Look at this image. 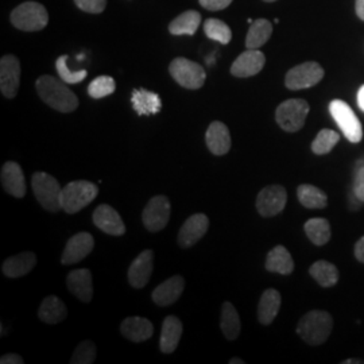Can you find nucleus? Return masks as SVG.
<instances>
[{
  "label": "nucleus",
  "mask_w": 364,
  "mask_h": 364,
  "mask_svg": "<svg viewBox=\"0 0 364 364\" xmlns=\"http://www.w3.org/2000/svg\"><path fill=\"white\" fill-rule=\"evenodd\" d=\"M63 80L53 76H41L37 80V92L39 97L60 112H73L78 107L77 96L70 91Z\"/></svg>",
  "instance_id": "f257e3e1"
},
{
  "label": "nucleus",
  "mask_w": 364,
  "mask_h": 364,
  "mask_svg": "<svg viewBox=\"0 0 364 364\" xmlns=\"http://www.w3.org/2000/svg\"><path fill=\"white\" fill-rule=\"evenodd\" d=\"M333 318L326 311H312L306 313L297 326L299 338L311 346L326 343L332 333Z\"/></svg>",
  "instance_id": "f03ea898"
},
{
  "label": "nucleus",
  "mask_w": 364,
  "mask_h": 364,
  "mask_svg": "<svg viewBox=\"0 0 364 364\" xmlns=\"http://www.w3.org/2000/svg\"><path fill=\"white\" fill-rule=\"evenodd\" d=\"M99 193V188L90 181L69 182L63 188L61 207L66 213L73 215L90 205Z\"/></svg>",
  "instance_id": "7ed1b4c3"
},
{
  "label": "nucleus",
  "mask_w": 364,
  "mask_h": 364,
  "mask_svg": "<svg viewBox=\"0 0 364 364\" xmlns=\"http://www.w3.org/2000/svg\"><path fill=\"white\" fill-rule=\"evenodd\" d=\"M31 186H33L36 198L46 210L57 212L63 209L61 207L63 188L53 176L42 171L34 173L31 178Z\"/></svg>",
  "instance_id": "20e7f679"
},
{
  "label": "nucleus",
  "mask_w": 364,
  "mask_h": 364,
  "mask_svg": "<svg viewBox=\"0 0 364 364\" xmlns=\"http://www.w3.org/2000/svg\"><path fill=\"white\" fill-rule=\"evenodd\" d=\"M11 23L23 31H39L48 26L49 14L37 1H26L11 13Z\"/></svg>",
  "instance_id": "39448f33"
},
{
  "label": "nucleus",
  "mask_w": 364,
  "mask_h": 364,
  "mask_svg": "<svg viewBox=\"0 0 364 364\" xmlns=\"http://www.w3.org/2000/svg\"><path fill=\"white\" fill-rule=\"evenodd\" d=\"M309 109V105L302 99L287 100L275 111L277 123L287 132H297L304 127Z\"/></svg>",
  "instance_id": "423d86ee"
},
{
  "label": "nucleus",
  "mask_w": 364,
  "mask_h": 364,
  "mask_svg": "<svg viewBox=\"0 0 364 364\" xmlns=\"http://www.w3.org/2000/svg\"><path fill=\"white\" fill-rule=\"evenodd\" d=\"M329 112L335 119L338 129L344 134V136L352 142L358 144L363 138V127L360 124V120L355 115L351 107L343 100H333L329 105Z\"/></svg>",
  "instance_id": "0eeeda50"
},
{
  "label": "nucleus",
  "mask_w": 364,
  "mask_h": 364,
  "mask_svg": "<svg viewBox=\"0 0 364 364\" xmlns=\"http://www.w3.org/2000/svg\"><path fill=\"white\" fill-rule=\"evenodd\" d=\"M169 72L171 77L186 90H200L207 78L203 66L183 57L171 61Z\"/></svg>",
  "instance_id": "6e6552de"
},
{
  "label": "nucleus",
  "mask_w": 364,
  "mask_h": 364,
  "mask_svg": "<svg viewBox=\"0 0 364 364\" xmlns=\"http://www.w3.org/2000/svg\"><path fill=\"white\" fill-rule=\"evenodd\" d=\"M324 77V69L320 64L309 61L291 68L287 73L285 85L290 91L312 88Z\"/></svg>",
  "instance_id": "1a4fd4ad"
},
{
  "label": "nucleus",
  "mask_w": 364,
  "mask_h": 364,
  "mask_svg": "<svg viewBox=\"0 0 364 364\" xmlns=\"http://www.w3.org/2000/svg\"><path fill=\"white\" fill-rule=\"evenodd\" d=\"M170 218V203L168 197L165 196H156L153 197L144 210L142 220H144L146 230L150 232H159L162 231Z\"/></svg>",
  "instance_id": "9d476101"
},
{
  "label": "nucleus",
  "mask_w": 364,
  "mask_h": 364,
  "mask_svg": "<svg viewBox=\"0 0 364 364\" xmlns=\"http://www.w3.org/2000/svg\"><path fill=\"white\" fill-rule=\"evenodd\" d=\"M287 189L281 185H270L262 189L257 198V209L260 216L272 218L287 207Z\"/></svg>",
  "instance_id": "9b49d317"
},
{
  "label": "nucleus",
  "mask_w": 364,
  "mask_h": 364,
  "mask_svg": "<svg viewBox=\"0 0 364 364\" xmlns=\"http://www.w3.org/2000/svg\"><path fill=\"white\" fill-rule=\"evenodd\" d=\"M19 81H21L19 60L13 54L3 55L0 61V90L3 96L7 99H14L18 93Z\"/></svg>",
  "instance_id": "f8f14e48"
},
{
  "label": "nucleus",
  "mask_w": 364,
  "mask_h": 364,
  "mask_svg": "<svg viewBox=\"0 0 364 364\" xmlns=\"http://www.w3.org/2000/svg\"><path fill=\"white\" fill-rule=\"evenodd\" d=\"M266 64V57L258 49H247L242 53L231 66L235 77L246 78L258 75Z\"/></svg>",
  "instance_id": "ddd939ff"
},
{
  "label": "nucleus",
  "mask_w": 364,
  "mask_h": 364,
  "mask_svg": "<svg viewBox=\"0 0 364 364\" xmlns=\"http://www.w3.org/2000/svg\"><path fill=\"white\" fill-rule=\"evenodd\" d=\"M154 266V252L151 250L142 251L134 262L131 263L129 269V282L135 289H142L150 281Z\"/></svg>",
  "instance_id": "4468645a"
},
{
  "label": "nucleus",
  "mask_w": 364,
  "mask_h": 364,
  "mask_svg": "<svg viewBox=\"0 0 364 364\" xmlns=\"http://www.w3.org/2000/svg\"><path fill=\"white\" fill-rule=\"evenodd\" d=\"M209 227L208 218L204 213H196L182 224L178 232V245L182 248H189L207 234Z\"/></svg>",
  "instance_id": "2eb2a0df"
},
{
  "label": "nucleus",
  "mask_w": 364,
  "mask_h": 364,
  "mask_svg": "<svg viewBox=\"0 0 364 364\" xmlns=\"http://www.w3.org/2000/svg\"><path fill=\"white\" fill-rule=\"evenodd\" d=\"M95 225L105 234L120 236L126 232V225L115 209L107 204H102L93 212Z\"/></svg>",
  "instance_id": "dca6fc26"
},
{
  "label": "nucleus",
  "mask_w": 364,
  "mask_h": 364,
  "mask_svg": "<svg viewBox=\"0 0 364 364\" xmlns=\"http://www.w3.org/2000/svg\"><path fill=\"white\" fill-rule=\"evenodd\" d=\"M93 246H95V240L91 234L88 232L76 234L72 236L70 240L66 243L61 260L64 264L78 263L91 254Z\"/></svg>",
  "instance_id": "f3484780"
},
{
  "label": "nucleus",
  "mask_w": 364,
  "mask_h": 364,
  "mask_svg": "<svg viewBox=\"0 0 364 364\" xmlns=\"http://www.w3.org/2000/svg\"><path fill=\"white\" fill-rule=\"evenodd\" d=\"M1 185L9 195L22 198L26 195V181L23 170L16 162H6L1 168Z\"/></svg>",
  "instance_id": "a211bd4d"
},
{
  "label": "nucleus",
  "mask_w": 364,
  "mask_h": 364,
  "mask_svg": "<svg viewBox=\"0 0 364 364\" xmlns=\"http://www.w3.org/2000/svg\"><path fill=\"white\" fill-rule=\"evenodd\" d=\"M209 151L215 156H225L231 149V135L228 127L221 122H213L205 134Z\"/></svg>",
  "instance_id": "6ab92c4d"
},
{
  "label": "nucleus",
  "mask_w": 364,
  "mask_h": 364,
  "mask_svg": "<svg viewBox=\"0 0 364 364\" xmlns=\"http://www.w3.org/2000/svg\"><path fill=\"white\" fill-rule=\"evenodd\" d=\"M68 289L82 302H90L93 297L92 274L88 269L70 272L66 278Z\"/></svg>",
  "instance_id": "aec40b11"
},
{
  "label": "nucleus",
  "mask_w": 364,
  "mask_h": 364,
  "mask_svg": "<svg viewBox=\"0 0 364 364\" xmlns=\"http://www.w3.org/2000/svg\"><path fill=\"white\" fill-rule=\"evenodd\" d=\"M120 332L123 333L124 338H129L131 341L141 343V341H146L153 336L154 326L147 318L134 316V317H127L122 323Z\"/></svg>",
  "instance_id": "412c9836"
},
{
  "label": "nucleus",
  "mask_w": 364,
  "mask_h": 364,
  "mask_svg": "<svg viewBox=\"0 0 364 364\" xmlns=\"http://www.w3.org/2000/svg\"><path fill=\"white\" fill-rule=\"evenodd\" d=\"M185 287V281L180 275H174L153 291V301L159 306H168L174 304L181 297L182 291Z\"/></svg>",
  "instance_id": "4be33fe9"
},
{
  "label": "nucleus",
  "mask_w": 364,
  "mask_h": 364,
  "mask_svg": "<svg viewBox=\"0 0 364 364\" xmlns=\"http://www.w3.org/2000/svg\"><path fill=\"white\" fill-rule=\"evenodd\" d=\"M182 335V323L176 316H168L162 324L159 348L164 353H171L178 347Z\"/></svg>",
  "instance_id": "5701e85b"
},
{
  "label": "nucleus",
  "mask_w": 364,
  "mask_h": 364,
  "mask_svg": "<svg viewBox=\"0 0 364 364\" xmlns=\"http://www.w3.org/2000/svg\"><path fill=\"white\" fill-rule=\"evenodd\" d=\"M36 264H37L36 254L27 251V252H22L19 255H15V257L4 260L1 269H3V274L6 277L19 278V277H23L27 273H30Z\"/></svg>",
  "instance_id": "b1692460"
},
{
  "label": "nucleus",
  "mask_w": 364,
  "mask_h": 364,
  "mask_svg": "<svg viewBox=\"0 0 364 364\" xmlns=\"http://www.w3.org/2000/svg\"><path fill=\"white\" fill-rule=\"evenodd\" d=\"M281 308V294L275 289H267L260 297L258 318L262 326H269L274 321Z\"/></svg>",
  "instance_id": "393cba45"
},
{
  "label": "nucleus",
  "mask_w": 364,
  "mask_h": 364,
  "mask_svg": "<svg viewBox=\"0 0 364 364\" xmlns=\"http://www.w3.org/2000/svg\"><path fill=\"white\" fill-rule=\"evenodd\" d=\"M131 103L134 109L136 111L138 115H156L161 108H162V102L159 96L154 92L146 91V90H136L132 92Z\"/></svg>",
  "instance_id": "a878e982"
},
{
  "label": "nucleus",
  "mask_w": 364,
  "mask_h": 364,
  "mask_svg": "<svg viewBox=\"0 0 364 364\" xmlns=\"http://www.w3.org/2000/svg\"><path fill=\"white\" fill-rule=\"evenodd\" d=\"M266 269L270 273L282 274V275H289L293 273L294 270V262L284 246H277L274 247L266 258Z\"/></svg>",
  "instance_id": "bb28decb"
},
{
  "label": "nucleus",
  "mask_w": 364,
  "mask_h": 364,
  "mask_svg": "<svg viewBox=\"0 0 364 364\" xmlns=\"http://www.w3.org/2000/svg\"><path fill=\"white\" fill-rule=\"evenodd\" d=\"M66 314L68 311H66L65 304L55 296H49L42 301L38 317L41 321L46 324H58L63 320H65Z\"/></svg>",
  "instance_id": "cd10ccee"
},
{
  "label": "nucleus",
  "mask_w": 364,
  "mask_h": 364,
  "mask_svg": "<svg viewBox=\"0 0 364 364\" xmlns=\"http://www.w3.org/2000/svg\"><path fill=\"white\" fill-rule=\"evenodd\" d=\"M201 23V14L195 10L185 11L178 15L169 25L170 34L173 36H195Z\"/></svg>",
  "instance_id": "c85d7f7f"
},
{
  "label": "nucleus",
  "mask_w": 364,
  "mask_h": 364,
  "mask_svg": "<svg viewBox=\"0 0 364 364\" xmlns=\"http://www.w3.org/2000/svg\"><path fill=\"white\" fill-rule=\"evenodd\" d=\"M220 328L224 336L228 340H236L239 338L242 324L237 311L231 302H224L221 306Z\"/></svg>",
  "instance_id": "c756f323"
},
{
  "label": "nucleus",
  "mask_w": 364,
  "mask_h": 364,
  "mask_svg": "<svg viewBox=\"0 0 364 364\" xmlns=\"http://www.w3.org/2000/svg\"><path fill=\"white\" fill-rule=\"evenodd\" d=\"M273 34V25L267 19H257L251 23L246 38L247 49H259Z\"/></svg>",
  "instance_id": "7c9ffc66"
},
{
  "label": "nucleus",
  "mask_w": 364,
  "mask_h": 364,
  "mask_svg": "<svg viewBox=\"0 0 364 364\" xmlns=\"http://www.w3.org/2000/svg\"><path fill=\"white\" fill-rule=\"evenodd\" d=\"M314 281L323 287H335L338 281V267L326 260H317L309 269Z\"/></svg>",
  "instance_id": "2f4dec72"
},
{
  "label": "nucleus",
  "mask_w": 364,
  "mask_h": 364,
  "mask_svg": "<svg viewBox=\"0 0 364 364\" xmlns=\"http://www.w3.org/2000/svg\"><path fill=\"white\" fill-rule=\"evenodd\" d=\"M305 234L316 246H324L331 239V225L324 218H314L304 225Z\"/></svg>",
  "instance_id": "473e14b6"
},
{
  "label": "nucleus",
  "mask_w": 364,
  "mask_h": 364,
  "mask_svg": "<svg viewBox=\"0 0 364 364\" xmlns=\"http://www.w3.org/2000/svg\"><path fill=\"white\" fill-rule=\"evenodd\" d=\"M297 196H299V203L305 208L323 209L326 208L328 204V197L326 193L317 186L308 185V183L299 185Z\"/></svg>",
  "instance_id": "72a5a7b5"
},
{
  "label": "nucleus",
  "mask_w": 364,
  "mask_h": 364,
  "mask_svg": "<svg viewBox=\"0 0 364 364\" xmlns=\"http://www.w3.org/2000/svg\"><path fill=\"white\" fill-rule=\"evenodd\" d=\"M204 31L209 39H213L221 45H228L232 39V31L230 26L220 19L209 18L204 23Z\"/></svg>",
  "instance_id": "f704fd0d"
},
{
  "label": "nucleus",
  "mask_w": 364,
  "mask_h": 364,
  "mask_svg": "<svg viewBox=\"0 0 364 364\" xmlns=\"http://www.w3.org/2000/svg\"><path fill=\"white\" fill-rule=\"evenodd\" d=\"M340 141V135H338L336 131L324 130L320 131L317 134V136L314 138L312 144V151L317 156H324L328 154Z\"/></svg>",
  "instance_id": "c9c22d12"
},
{
  "label": "nucleus",
  "mask_w": 364,
  "mask_h": 364,
  "mask_svg": "<svg viewBox=\"0 0 364 364\" xmlns=\"http://www.w3.org/2000/svg\"><path fill=\"white\" fill-rule=\"evenodd\" d=\"M117 90L115 80L109 76H99L95 78L88 87V93L93 99H103L112 95Z\"/></svg>",
  "instance_id": "e433bc0d"
},
{
  "label": "nucleus",
  "mask_w": 364,
  "mask_h": 364,
  "mask_svg": "<svg viewBox=\"0 0 364 364\" xmlns=\"http://www.w3.org/2000/svg\"><path fill=\"white\" fill-rule=\"evenodd\" d=\"M66 61H68V55H61L55 63L58 76L64 82H66V84H77V82H81L84 78L87 77V75H88L87 70L73 72V70L69 69Z\"/></svg>",
  "instance_id": "4c0bfd02"
},
{
  "label": "nucleus",
  "mask_w": 364,
  "mask_h": 364,
  "mask_svg": "<svg viewBox=\"0 0 364 364\" xmlns=\"http://www.w3.org/2000/svg\"><path fill=\"white\" fill-rule=\"evenodd\" d=\"M96 359V344L91 340H85L78 344L76 351L73 353L70 363L72 364H92Z\"/></svg>",
  "instance_id": "58836bf2"
},
{
  "label": "nucleus",
  "mask_w": 364,
  "mask_h": 364,
  "mask_svg": "<svg viewBox=\"0 0 364 364\" xmlns=\"http://www.w3.org/2000/svg\"><path fill=\"white\" fill-rule=\"evenodd\" d=\"M75 3L81 11L90 14L103 13L107 6V0H75Z\"/></svg>",
  "instance_id": "ea45409f"
},
{
  "label": "nucleus",
  "mask_w": 364,
  "mask_h": 364,
  "mask_svg": "<svg viewBox=\"0 0 364 364\" xmlns=\"http://www.w3.org/2000/svg\"><path fill=\"white\" fill-rule=\"evenodd\" d=\"M353 195L364 203V165L355 166V178H353Z\"/></svg>",
  "instance_id": "a19ab883"
},
{
  "label": "nucleus",
  "mask_w": 364,
  "mask_h": 364,
  "mask_svg": "<svg viewBox=\"0 0 364 364\" xmlns=\"http://www.w3.org/2000/svg\"><path fill=\"white\" fill-rule=\"evenodd\" d=\"M198 1L209 11H220L227 9L232 3V0H198Z\"/></svg>",
  "instance_id": "79ce46f5"
},
{
  "label": "nucleus",
  "mask_w": 364,
  "mask_h": 364,
  "mask_svg": "<svg viewBox=\"0 0 364 364\" xmlns=\"http://www.w3.org/2000/svg\"><path fill=\"white\" fill-rule=\"evenodd\" d=\"M0 363L1 364H23V359L16 355V353H7L4 356H1L0 359Z\"/></svg>",
  "instance_id": "37998d69"
},
{
  "label": "nucleus",
  "mask_w": 364,
  "mask_h": 364,
  "mask_svg": "<svg viewBox=\"0 0 364 364\" xmlns=\"http://www.w3.org/2000/svg\"><path fill=\"white\" fill-rule=\"evenodd\" d=\"M355 257L359 262L364 263V236L360 237L355 245Z\"/></svg>",
  "instance_id": "c03bdc74"
},
{
  "label": "nucleus",
  "mask_w": 364,
  "mask_h": 364,
  "mask_svg": "<svg viewBox=\"0 0 364 364\" xmlns=\"http://www.w3.org/2000/svg\"><path fill=\"white\" fill-rule=\"evenodd\" d=\"M355 9H356L358 16H359L362 21H364V0H356Z\"/></svg>",
  "instance_id": "a18cd8bd"
},
{
  "label": "nucleus",
  "mask_w": 364,
  "mask_h": 364,
  "mask_svg": "<svg viewBox=\"0 0 364 364\" xmlns=\"http://www.w3.org/2000/svg\"><path fill=\"white\" fill-rule=\"evenodd\" d=\"M358 105L362 111H364V85L358 92Z\"/></svg>",
  "instance_id": "49530a36"
},
{
  "label": "nucleus",
  "mask_w": 364,
  "mask_h": 364,
  "mask_svg": "<svg viewBox=\"0 0 364 364\" xmlns=\"http://www.w3.org/2000/svg\"><path fill=\"white\" fill-rule=\"evenodd\" d=\"M344 364H364L363 360H360V359H348V360H346Z\"/></svg>",
  "instance_id": "de8ad7c7"
},
{
  "label": "nucleus",
  "mask_w": 364,
  "mask_h": 364,
  "mask_svg": "<svg viewBox=\"0 0 364 364\" xmlns=\"http://www.w3.org/2000/svg\"><path fill=\"white\" fill-rule=\"evenodd\" d=\"M230 364H245V362L242 359H239V358H234V359L230 360Z\"/></svg>",
  "instance_id": "09e8293b"
},
{
  "label": "nucleus",
  "mask_w": 364,
  "mask_h": 364,
  "mask_svg": "<svg viewBox=\"0 0 364 364\" xmlns=\"http://www.w3.org/2000/svg\"><path fill=\"white\" fill-rule=\"evenodd\" d=\"M264 1H269V3H272V1H275V0H264Z\"/></svg>",
  "instance_id": "8fccbe9b"
}]
</instances>
